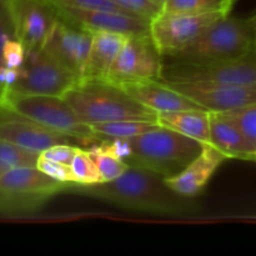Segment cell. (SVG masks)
<instances>
[{
	"mask_svg": "<svg viewBox=\"0 0 256 256\" xmlns=\"http://www.w3.org/2000/svg\"><path fill=\"white\" fill-rule=\"evenodd\" d=\"M82 192L128 209L162 215H188L196 212L192 198L182 196L168 185L156 172L129 164L122 175L114 180L92 185L66 184L64 192Z\"/></svg>",
	"mask_w": 256,
	"mask_h": 256,
	"instance_id": "obj_1",
	"label": "cell"
},
{
	"mask_svg": "<svg viewBox=\"0 0 256 256\" xmlns=\"http://www.w3.org/2000/svg\"><path fill=\"white\" fill-rule=\"evenodd\" d=\"M62 98L88 125L118 120L158 122L156 112L136 102L120 85L108 79L82 78Z\"/></svg>",
	"mask_w": 256,
	"mask_h": 256,
	"instance_id": "obj_2",
	"label": "cell"
},
{
	"mask_svg": "<svg viewBox=\"0 0 256 256\" xmlns=\"http://www.w3.org/2000/svg\"><path fill=\"white\" fill-rule=\"evenodd\" d=\"M256 50V22L224 15L186 48L162 56V62H212L236 59Z\"/></svg>",
	"mask_w": 256,
	"mask_h": 256,
	"instance_id": "obj_3",
	"label": "cell"
},
{
	"mask_svg": "<svg viewBox=\"0 0 256 256\" xmlns=\"http://www.w3.org/2000/svg\"><path fill=\"white\" fill-rule=\"evenodd\" d=\"M128 142L132 150L128 164L146 168L165 179L179 175L204 148L202 142L160 125Z\"/></svg>",
	"mask_w": 256,
	"mask_h": 256,
	"instance_id": "obj_4",
	"label": "cell"
},
{
	"mask_svg": "<svg viewBox=\"0 0 256 256\" xmlns=\"http://www.w3.org/2000/svg\"><path fill=\"white\" fill-rule=\"evenodd\" d=\"M2 99L22 115L32 118L49 129L82 140L85 145L100 142L92 126L80 119L62 96L18 94L5 90Z\"/></svg>",
	"mask_w": 256,
	"mask_h": 256,
	"instance_id": "obj_5",
	"label": "cell"
},
{
	"mask_svg": "<svg viewBox=\"0 0 256 256\" xmlns=\"http://www.w3.org/2000/svg\"><path fill=\"white\" fill-rule=\"evenodd\" d=\"M160 82L165 84L256 85V50L245 56L222 62H162Z\"/></svg>",
	"mask_w": 256,
	"mask_h": 256,
	"instance_id": "obj_6",
	"label": "cell"
},
{
	"mask_svg": "<svg viewBox=\"0 0 256 256\" xmlns=\"http://www.w3.org/2000/svg\"><path fill=\"white\" fill-rule=\"evenodd\" d=\"M79 78L44 49L28 50L18 82L8 92L62 96Z\"/></svg>",
	"mask_w": 256,
	"mask_h": 256,
	"instance_id": "obj_7",
	"label": "cell"
},
{
	"mask_svg": "<svg viewBox=\"0 0 256 256\" xmlns=\"http://www.w3.org/2000/svg\"><path fill=\"white\" fill-rule=\"evenodd\" d=\"M225 12H164L150 20L149 34L162 56L175 54L194 42Z\"/></svg>",
	"mask_w": 256,
	"mask_h": 256,
	"instance_id": "obj_8",
	"label": "cell"
},
{
	"mask_svg": "<svg viewBox=\"0 0 256 256\" xmlns=\"http://www.w3.org/2000/svg\"><path fill=\"white\" fill-rule=\"evenodd\" d=\"M162 56L150 34L128 36L122 52L112 64L106 79L115 84L160 80Z\"/></svg>",
	"mask_w": 256,
	"mask_h": 256,
	"instance_id": "obj_9",
	"label": "cell"
},
{
	"mask_svg": "<svg viewBox=\"0 0 256 256\" xmlns=\"http://www.w3.org/2000/svg\"><path fill=\"white\" fill-rule=\"evenodd\" d=\"M0 139L42 152L58 144L85 145L82 140L44 126L12 109L0 98Z\"/></svg>",
	"mask_w": 256,
	"mask_h": 256,
	"instance_id": "obj_10",
	"label": "cell"
},
{
	"mask_svg": "<svg viewBox=\"0 0 256 256\" xmlns=\"http://www.w3.org/2000/svg\"><path fill=\"white\" fill-rule=\"evenodd\" d=\"M92 32L59 15L42 49L79 79L84 76Z\"/></svg>",
	"mask_w": 256,
	"mask_h": 256,
	"instance_id": "obj_11",
	"label": "cell"
},
{
	"mask_svg": "<svg viewBox=\"0 0 256 256\" xmlns=\"http://www.w3.org/2000/svg\"><path fill=\"white\" fill-rule=\"evenodd\" d=\"M15 35L26 50L42 49L59 18L48 0H8Z\"/></svg>",
	"mask_w": 256,
	"mask_h": 256,
	"instance_id": "obj_12",
	"label": "cell"
},
{
	"mask_svg": "<svg viewBox=\"0 0 256 256\" xmlns=\"http://www.w3.org/2000/svg\"><path fill=\"white\" fill-rule=\"evenodd\" d=\"M210 112H224L256 104V85L168 84Z\"/></svg>",
	"mask_w": 256,
	"mask_h": 256,
	"instance_id": "obj_13",
	"label": "cell"
},
{
	"mask_svg": "<svg viewBox=\"0 0 256 256\" xmlns=\"http://www.w3.org/2000/svg\"><path fill=\"white\" fill-rule=\"evenodd\" d=\"M58 14L90 32H112L128 35L149 34L150 20L124 12L56 6Z\"/></svg>",
	"mask_w": 256,
	"mask_h": 256,
	"instance_id": "obj_14",
	"label": "cell"
},
{
	"mask_svg": "<svg viewBox=\"0 0 256 256\" xmlns=\"http://www.w3.org/2000/svg\"><path fill=\"white\" fill-rule=\"evenodd\" d=\"M226 159L228 158L216 148L206 144L202 148V152L179 175L165 180L178 194L195 198L206 186L215 172Z\"/></svg>",
	"mask_w": 256,
	"mask_h": 256,
	"instance_id": "obj_15",
	"label": "cell"
},
{
	"mask_svg": "<svg viewBox=\"0 0 256 256\" xmlns=\"http://www.w3.org/2000/svg\"><path fill=\"white\" fill-rule=\"evenodd\" d=\"M122 88L136 102H142V105L156 112L202 109L194 100L160 80L132 82V84L122 85Z\"/></svg>",
	"mask_w": 256,
	"mask_h": 256,
	"instance_id": "obj_16",
	"label": "cell"
},
{
	"mask_svg": "<svg viewBox=\"0 0 256 256\" xmlns=\"http://www.w3.org/2000/svg\"><path fill=\"white\" fill-rule=\"evenodd\" d=\"M0 189L10 194L48 200L52 195L64 192L65 184L52 179L36 166L15 168L0 175Z\"/></svg>",
	"mask_w": 256,
	"mask_h": 256,
	"instance_id": "obj_17",
	"label": "cell"
},
{
	"mask_svg": "<svg viewBox=\"0 0 256 256\" xmlns=\"http://www.w3.org/2000/svg\"><path fill=\"white\" fill-rule=\"evenodd\" d=\"M128 35L119 32H92V46L82 78L106 79Z\"/></svg>",
	"mask_w": 256,
	"mask_h": 256,
	"instance_id": "obj_18",
	"label": "cell"
},
{
	"mask_svg": "<svg viewBox=\"0 0 256 256\" xmlns=\"http://www.w3.org/2000/svg\"><path fill=\"white\" fill-rule=\"evenodd\" d=\"M210 145L228 159L249 160L246 142L239 125L229 112H210Z\"/></svg>",
	"mask_w": 256,
	"mask_h": 256,
	"instance_id": "obj_19",
	"label": "cell"
},
{
	"mask_svg": "<svg viewBox=\"0 0 256 256\" xmlns=\"http://www.w3.org/2000/svg\"><path fill=\"white\" fill-rule=\"evenodd\" d=\"M158 124L198 140L210 144V112L204 109H185L158 112Z\"/></svg>",
	"mask_w": 256,
	"mask_h": 256,
	"instance_id": "obj_20",
	"label": "cell"
},
{
	"mask_svg": "<svg viewBox=\"0 0 256 256\" xmlns=\"http://www.w3.org/2000/svg\"><path fill=\"white\" fill-rule=\"evenodd\" d=\"M99 140L130 139L154 130L159 126L156 122L148 120H118L90 125Z\"/></svg>",
	"mask_w": 256,
	"mask_h": 256,
	"instance_id": "obj_21",
	"label": "cell"
},
{
	"mask_svg": "<svg viewBox=\"0 0 256 256\" xmlns=\"http://www.w3.org/2000/svg\"><path fill=\"white\" fill-rule=\"evenodd\" d=\"M235 0H168L162 6L164 12H225L229 14Z\"/></svg>",
	"mask_w": 256,
	"mask_h": 256,
	"instance_id": "obj_22",
	"label": "cell"
},
{
	"mask_svg": "<svg viewBox=\"0 0 256 256\" xmlns=\"http://www.w3.org/2000/svg\"><path fill=\"white\" fill-rule=\"evenodd\" d=\"M42 152L0 139V166L4 172L15 168L36 166Z\"/></svg>",
	"mask_w": 256,
	"mask_h": 256,
	"instance_id": "obj_23",
	"label": "cell"
},
{
	"mask_svg": "<svg viewBox=\"0 0 256 256\" xmlns=\"http://www.w3.org/2000/svg\"><path fill=\"white\" fill-rule=\"evenodd\" d=\"M72 172L74 176V182L72 184L79 185H92L102 182V175L98 170L96 164L92 155L89 154L88 149L78 148L76 154L72 162Z\"/></svg>",
	"mask_w": 256,
	"mask_h": 256,
	"instance_id": "obj_24",
	"label": "cell"
},
{
	"mask_svg": "<svg viewBox=\"0 0 256 256\" xmlns=\"http://www.w3.org/2000/svg\"><path fill=\"white\" fill-rule=\"evenodd\" d=\"M88 152H89V154L94 159L98 170H99L100 175H102V182H109V180L116 179L120 175L124 174L125 170L129 168L128 162L108 152L106 150H104L100 146V144L92 145L90 149H88Z\"/></svg>",
	"mask_w": 256,
	"mask_h": 256,
	"instance_id": "obj_25",
	"label": "cell"
},
{
	"mask_svg": "<svg viewBox=\"0 0 256 256\" xmlns=\"http://www.w3.org/2000/svg\"><path fill=\"white\" fill-rule=\"evenodd\" d=\"M239 125L246 142L249 160L256 162V104L229 112Z\"/></svg>",
	"mask_w": 256,
	"mask_h": 256,
	"instance_id": "obj_26",
	"label": "cell"
},
{
	"mask_svg": "<svg viewBox=\"0 0 256 256\" xmlns=\"http://www.w3.org/2000/svg\"><path fill=\"white\" fill-rule=\"evenodd\" d=\"M4 172L0 166V175ZM46 200L42 198L24 196V195L10 194L0 189V214H18L38 209Z\"/></svg>",
	"mask_w": 256,
	"mask_h": 256,
	"instance_id": "obj_27",
	"label": "cell"
},
{
	"mask_svg": "<svg viewBox=\"0 0 256 256\" xmlns=\"http://www.w3.org/2000/svg\"><path fill=\"white\" fill-rule=\"evenodd\" d=\"M115 5L122 8L124 12L136 16L152 20L162 12V8L158 6L152 0H112Z\"/></svg>",
	"mask_w": 256,
	"mask_h": 256,
	"instance_id": "obj_28",
	"label": "cell"
},
{
	"mask_svg": "<svg viewBox=\"0 0 256 256\" xmlns=\"http://www.w3.org/2000/svg\"><path fill=\"white\" fill-rule=\"evenodd\" d=\"M36 168H39V169L42 170V172H44L45 174H48L49 176H52V179L58 180V182H62V184L66 185L74 182L72 166L60 164V162H54V160L48 159V158L42 156V154H40L39 160H38Z\"/></svg>",
	"mask_w": 256,
	"mask_h": 256,
	"instance_id": "obj_29",
	"label": "cell"
},
{
	"mask_svg": "<svg viewBox=\"0 0 256 256\" xmlns=\"http://www.w3.org/2000/svg\"><path fill=\"white\" fill-rule=\"evenodd\" d=\"M26 48L18 38L8 40L2 50V64L10 69H22L26 58Z\"/></svg>",
	"mask_w": 256,
	"mask_h": 256,
	"instance_id": "obj_30",
	"label": "cell"
},
{
	"mask_svg": "<svg viewBox=\"0 0 256 256\" xmlns=\"http://www.w3.org/2000/svg\"><path fill=\"white\" fill-rule=\"evenodd\" d=\"M12 38H16V35L8 6V0H0V69L5 68L2 64V50L8 40Z\"/></svg>",
	"mask_w": 256,
	"mask_h": 256,
	"instance_id": "obj_31",
	"label": "cell"
},
{
	"mask_svg": "<svg viewBox=\"0 0 256 256\" xmlns=\"http://www.w3.org/2000/svg\"><path fill=\"white\" fill-rule=\"evenodd\" d=\"M55 6L82 8V9H99L110 12H124L122 8L115 5L112 0H48Z\"/></svg>",
	"mask_w": 256,
	"mask_h": 256,
	"instance_id": "obj_32",
	"label": "cell"
},
{
	"mask_svg": "<svg viewBox=\"0 0 256 256\" xmlns=\"http://www.w3.org/2000/svg\"><path fill=\"white\" fill-rule=\"evenodd\" d=\"M78 148L80 146H75V145L72 144H58L49 148V149L44 150L42 152V155L48 158V159L54 160V162H60V164L69 165L70 166L72 160H74L75 154H76Z\"/></svg>",
	"mask_w": 256,
	"mask_h": 256,
	"instance_id": "obj_33",
	"label": "cell"
},
{
	"mask_svg": "<svg viewBox=\"0 0 256 256\" xmlns=\"http://www.w3.org/2000/svg\"><path fill=\"white\" fill-rule=\"evenodd\" d=\"M152 2H155V4L158 5V6H160L162 9V6H164L165 4H166V2L168 0H152Z\"/></svg>",
	"mask_w": 256,
	"mask_h": 256,
	"instance_id": "obj_34",
	"label": "cell"
},
{
	"mask_svg": "<svg viewBox=\"0 0 256 256\" xmlns=\"http://www.w3.org/2000/svg\"><path fill=\"white\" fill-rule=\"evenodd\" d=\"M2 94H4V90H2V88H0V98H2Z\"/></svg>",
	"mask_w": 256,
	"mask_h": 256,
	"instance_id": "obj_35",
	"label": "cell"
},
{
	"mask_svg": "<svg viewBox=\"0 0 256 256\" xmlns=\"http://www.w3.org/2000/svg\"><path fill=\"white\" fill-rule=\"evenodd\" d=\"M252 19H254V20H255V22H256V14L254 15V16H252Z\"/></svg>",
	"mask_w": 256,
	"mask_h": 256,
	"instance_id": "obj_36",
	"label": "cell"
}]
</instances>
